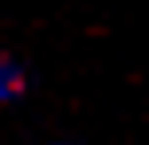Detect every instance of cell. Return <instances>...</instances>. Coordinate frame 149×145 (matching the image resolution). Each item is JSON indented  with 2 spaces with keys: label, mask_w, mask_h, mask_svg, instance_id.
Instances as JSON below:
<instances>
[{
  "label": "cell",
  "mask_w": 149,
  "mask_h": 145,
  "mask_svg": "<svg viewBox=\"0 0 149 145\" xmlns=\"http://www.w3.org/2000/svg\"><path fill=\"white\" fill-rule=\"evenodd\" d=\"M24 90V71L12 59H0V102H12Z\"/></svg>",
  "instance_id": "1"
}]
</instances>
